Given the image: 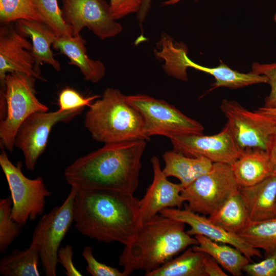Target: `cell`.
Wrapping results in <instances>:
<instances>
[{"label": "cell", "instance_id": "9a60e30c", "mask_svg": "<svg viewBox=\"0 0 276 276\" xmlns=\"http://www.w3.org/2000/svg\"><path fill=\"white\" fill-rule=\"evenodd\" d=\"M153 178L141 200L139 215L141 224L148 221L166 208L181 209L185 201L181 195V185L168 180L161 168L159 159L151 157Z\"/></svg>", "mask_w": 276, "mask_h": 276}, {"label": "cell", "instance_id": "7c38bea8", "mask_svg": "<svg viewBox=\"0 0 276 276\" xmlns=\"http://www.w3.org/2000/svg\"><path fill=\"white\" fill-rule=\"evenodd\" d=\"M61 9L64 21L73 36L80 35L85 27L103 40L122 31V26L110 14V6L105 0H62Z\"/></svg>", "mask_w": 276, "mask_h": 276}, {"label": "cell", "instance_id": "603a6c76", "mask_svg": "<svg viewBox=\"0 0 276 276\" xmlns=\"http://www.w3.org/2000/svg\"><path fill=\"white\" fill-rule=\"evenodd\" d=\"M217 66L209 67L204 66L192 61L188 56L186 58L185 65L206 73L212 76L215 81L211 85L209 91L220 87L237 89L259 83H266L265 76L251 71L248 73H240L232 70L224 63Z\"/></svg>", "mask_w": 276, "mask_h": 276}, {"label": "cell", "instance_id": "f1b7e54d", "mask_svg": "<svg viewBox=\"0 0 276 276\" xmlns=\"http://www.w3.org/2000/svg\"><path fill=\"white\" fill-rule=\"evenodd\" d=\"M44 20L32 0H0L1 24H10L18 20Z\"/></svg>", "mask_w": 276, "mask_h": 276}, {"label": "cell", "instance_id": "83f0119b", "mask_svg": "<svg viewBox=\"0 0 276 276\" xmlns=\"http://www.w3.org/2000/svg\"><path fill=\"white\" fill-rule=\"evenodd\" d=\"M158 44L160 51L156 55L165 61L163 65L165 72L176 79L187 81V73L181 66L183 56L187 52L186 47L183 44L173 42L166 35L163 36Z\"/></svg>", "mask_w": 276, "mask_h": 276}, {"label": "cell", "instance_id": "60d3db41", "mask_svg": "<svg viewBox=\"0 0 276 276\" xmlns=\"http://www.w3.org/2000/svg\"><path fill=\"white\" fill-rule=\"evenodd\" d=\"M256 110L261 113L276 119V107L267 108L262 106L258 107Z\"/></svg>", "mask_w": 276, "mask_h": 276}, {"label": "cell", "instance_id": "7402d4cb", "mask_svg": "<svg viewBox=\"0 0 276 276\" xmlns=\"http://www.w3.org/2000/svg\"><path fill=\"white\" fill-rule=\"evenodd\" d=\"M194 237L198 244L192 246L193 250L208 254L224 269L234 276L241 275L244 267L251 262L233 246L213 241L200 235Z\"/></svg>", "mask_w": 276, "mask_h": 276}, {"label": "cell", "instance_id": "5bb4252c", "mask_svg": "<svg viewBox=\"0 0 276 276\" xmlns=\"http://www.w3.org/2000/svg\"><path fill=\"white\" fill-rule=\"evenodd\" d=\"M33 46L26 37L10 24H1L0 28V82L4 90L6 75L20 73L41 81L38 66L33 55Z\"/></svg>", "mask_w": 276, "mask_h": 276}, {"label": "cell", "instance_id": "7a4b0ae2", "mask_svg": "<svg viewBox=\"0 0 276 276\" xmlns=\"http://www.w3.org/2000/svg\"><path fill=\"white\" fill-rule=\"evenodd\" d=\"M140 200L133 194L105 190H77L74 222L82 235L99 242L124 245L136 238L142 224Z\"/></svg>", "mask_w": 276, "mask_h": 276}, {"label": "cell", "instance_id": "8992f818", "mask_svg": "<svg viewBox=\"0 0 276 276\" xmlns=\"http://www.w3.org/2000/svg\"><path fill=\"white\" fill-rule=\"evenodd\" d=\"M240 188L231 165L217 163H213L209 171L184 188L181 195L187 202L185 206L190 210L209 216L238 192Z\"/></svg>", "mask_w": 276, "mask_h": 276}, {"label": "cell", "instance_id": "8fae6325", "mask_svg": "<svg viewBox=\"0 0 276 276\" xmlns=\"http://www.w3.org/2000/svg\"><path fill=\"white\" fill-rule=\"evenodd\" d=\"M83 109L36 112L23 122L16 135L15 147L21 151L28 170H34L38 158L45 149L53 127L59 122H68Z\"/></svg>", "mask_w": 276, "mask_h": 276}, {"label": "cell", "instance_id": "ffe728a7", "mask_svg": "<svg viewBox=\"0 0 276 276\" xmlns=\"http://www.w3.org/2000/svg\"><path fill=\"white\" fill-rule=\"evenodd\" d=\"M15 28L23 35L32 40L33 55L36 64H49L57 71H60L61 65L54 57L51 49L55 39V33L44 23L35 20L21 19L16 21Z\"/></svg>", "mask_w": 276, "mask_h": 276}, {"label": "cell", "instance_id": "4dcf8cb0", "mask_svg": "<svg viewBox=\"0 0 276 276\" xmlns=\"http://www.w3.org/2000/svg\"><path fill=\"white\" fill-rule=\"evenodd\" d=\"M12 206L11 197L0 199V252L3 254L19 235L22 227L12 218Z\"/></svg>", "mask_w": 276, "mask_h": 276}, {"label": "cell", "instance_id": "ac0fdd59", "mask_svg": "<svg viewBox=\"0 0 276 276\" xmlns=\"http://www.w3.org/2000/svg\"><path fill=\"white\" fill-rule=\"evenodd\" d=\"M85 44L80 34L68 37H57L52 45L69 58V64L79 68L85 81L97 83L105 76V67L100 61L88 57Z\"/></svg>", "mask_w": 276, "mask_h": 276}, {"label": "cell", "instance_id": "277c9868", "mask_svg": "<svg viewBox=\"0 0 276 276\" xmlns=\"http://www.w3.org/2000/svg\"><path fill=\"white\" fill-rule=\"evenodd\" d=\"M84 125L93 139L109 144L127 141H150L144 132L140 112L119 89L106 88L85 114Z\"/></svg>", "mask_w": 276, "mask_h": 276}, {"label": "cell", "instance_id": "3957f363", "mask_svg": "<svg viewBox=\"0 0 276 276\" xmlns=\"http://www.w3.org/2000/svg\"><path fill=\"white\" fill-rule=\"evenodd\" d=\"M184 223L157 214L140 226L135 239L119 258L125 276L134 270L150 272L187 248L198 244L185 231Z\"/></svg>", "mask_w": 276, "mask_h": 276}, {"label": "cell", "instance_id": "74e56055", "mask_svg": "<svg viewBox=\"0 0 276 276\" xmlns=\"http://www.w3.org/2000/svg\"><path fill=\"white\" fill-rule=\"evenodd\" d=\"M204 270L205 276L228 275L220 267V265L207 254L204 261Z\"/></svg>", "mask_w": 276, "mask_h": 276}, {"label": "cell", "instance_id": "1f68e13d", "mask_svg": "<svg viewBox=\"0 0 276 276\" xmlns=\"http://www.w3.org/2000/svg\"><path fill=\"white\" fill-rule=\"evenodd\" d=\"M100 97L99 95L84 97L74 89L67 87L59 94L58 109L65 111L83 109L85 106L89 107L93 101Z\"/></svg>", "mask_w": 276, "mask_h": 276}, {"label": "cell", "instance_id": "d590c367", "mask_svg": "<svg viewBox=\"0 0 276 276\" xmlns=\"http://www.w3.org/2000/svg\"><path fill=\"white\" fill-rule=\"evenodd\" d=\"M140 5V0H110L111 16L117 20L128 14L137 13Z\"/></svg>", "mask_w": 276, "mask_h": 276}, {"label": "cell", "instance_id": "e0dca14e", "mask_svg": "<svg viewBox=\"0 0 276 276\" xmlns=\"http://www.w3.org/2000/svg\"><path fill=\"white\" fill-rule=\"evenodd\" d=\"M239 193L249 221H260L276 217V172L257 183L240 187Z\"/></svg>", "mask_w": 276, "mask_h": 276}, {"label": "cell", "instance_id": "836d02e7", "mask_svg": "<svg viewBox=\"0 0 276 276\" xmlns=\"http://www.w3.org/2000/svg\"><path fill=\"white\" fill-rule=\"evenodd\" d=\"M82 255L87 263L86 271L92 276H125L118 268L102 263L95 258L90 246L84 247Z\"/></svg>", "mask_w": 276, "mask_h": 276}, {"label": "cell", "instance_id": "52a82bcc", "mask_svg": "<svg viewBox=\"0 0 276 276\" xmlns=\"http://www.w3.org/2000/svg\"><path fill=\"white\" fill-rule=\"evenodd\" d=\"M77 190L71 187L63 203L44 214L37 223L30 246L37 249L45 274L56 276L58 252L74 222V205Z\"/></svg>", "mask_w": 276, "mask_h": 276}, {"label": "cell", "instance_id": "ab89813d", "mask_svg": "<svg viewBox=\"0 0 276 276\" xmlns=\"http://www.w3.org/2000/svg\"><path fill=\"white\" fill-rule=\"evenodd\" d=\"M268 153L272 163L276 168V132L271 141Z\"/></svg>", "mask_w": 276, "mask_h": 276}, {"label": "cell", "instance_id": "d6986e66", "mask_svg": "<svg viewBox=\"0 0 276 276\" xmlns=\"http://www.w3.org/2000/svg\"><path fill=\"white\" fill-rule=\"evenodd\" d=\"M231 167L240 187L257 183L276 172L268 152L261 150L243 151Z\"/></svg>", "mask_w": 276, "mask_h": 276}, {"label": "cell", "instance_id": "5b68a950", "mask_svg": "<svg viewBox=\"0 0 276 276\" xmlns=\"http://www.w3.org/2000/svg\"><path fill=\"white\" fill-rule=\"evenodd\" d=\"M36 79L20 73H8L1 96L0 139L2 146L12 152L17 130L23 122L48 107L37 98Z\"/></svg>", "mask_w": 276, "mask_h": 276}, {"label": "cell", "instance_id": "f35d334b", "mask_svg": "<svg viewBox=\"0 0 276 276\" xmlns=\"http://www.w3.org/2000/svg\"><path fill=\"white\" fill-rule=\"evenodd\" d=\"M141 5L137 13V18L140 26L144 21L147 13L150 9L152 0H140Z\"/></svg>", "mask_w": 276, "mask_h": 276}, {"label": "cell", "instance_id": "30bf717a", "mask_svg": "<svg viewBox=\"0 0 276 276\" xmlns=\"http://www.w3.org/2000/svg\"><path fill=\"white\" fill-rule=\"evenodd\" d=\"M220 108L242 152L261 150L268 152L276 132V119L256 110L250 111L234 100H223Z\"/></svg>", "mask_w": 276, "mask_h": 276}, {"label": "cell", "instance_id": "44dd1931", "mask_svg": "<svg viewBox=\"0 0 276 276\" xmlns=\"http://www.w3.org/2000/svg\"><path fill=\"white\" fill-rule=\"evenodd\" d=\"M163 158L165 163L162 169L164 174L167 177L173 176L177 178L183 188L209 171L213 164L204 157H191L173 150L165 151Z\"/></svg>", "mask_w": 276, "mask_h": 276}, {"label": "cell", "instance_id": "d4e9b609", "mask_svg": "<svg viewBox=\"0 0 276 276\" xmlns=\"http://www.w3.org/2000/svg\"><path fill=\"white\" fill-rule=\"evenodd\" d=\"M208 217L213 223L223 229L237 235L249 221L248 212L239 191Z\"/></svg>", "mask_w": 276, "mask_h": 276}, {"label": "cell", "instance_id": "4316f807", "mask_svg": "<svg viewBox=\"0 0 276 276\" xmlns=\"http://www.w3.org/2000/svg\"><path fill=\"white\" fill-rule=\"evenodd\" d=\"M40 256L37 249L29 246L14 250L0 261V273L3 276H39Z\"/></svg>", "mask_w": 276, "mask_h": 276}, {"label": "cell", "instance_id": "f546056e", "mask_svg": "<svg viewBox=\"0 0 276 276\" xmlns=\"http://www.w3.org/2000/svg\"><path fill=\"white\" fill-rule=\"evenodd\" d=\"M42 17L44 23L57 37L73 36L71 27L63 20L57 0H32Z\"/></svg>", "mask_w": 276, "mask_h": 276}, {"label": "cell", "instance_id": "d6a6232c", "mask_svg": "<svg viewBox=\"0 0 276 276\" xmlns=\"http://www.w3.org/2000/svg\"><path fill=\"white\" fill-rule=\"evenodd\" d=\"M251 71L265 76L267 78V83L270 87V93L265 98L263 106L267 108L276 107V62L271 63L255 62L252 64Z\"/></svg>", "mask_w": 276, "mask_h": 276}, {"label": "cell", "instance_id": "cb8c5ba5", "mask_svg": "<svg viewBox=\"0 0 276 276\" xmlns=\"http://www.w3.org/2000/svg\"><path fill=\"white\" fill-rule=\"evenodd\" d=\"M207 254L189 247L179 256L158 268L145 273L146 276H205L204 261Z\"/></svg>", "mask_w": 276, "mask_h": 276}, {"label": "cell", "instance_id": "e575fe53", "mask_svg": "<svg viewBox=\"0 0 276 276\" xmlns=\"http://www.w3.org/2000/svg\"><path fill=\"white\" fill-rule=\"evenodd\" d=\"M243 272L251 276H276V256H270L256 263L249 262Z\"/></svg>", "mask_w": 276, "mask_h": 276}, {"label": "cell", "instance_id": "6da1fadb", "mask_svg": "<svg viewBox=\"0 0 276 276\" xmlns=\"http://www.w3.org/2000/svg\"><path fill=\"white\" fill-rule=\"evenodd\" d=\"M147 142L137 140L105 144L67 167L65 179L77 190H105L133 194L139 187Z\"/></svg>", "mask_w": 276, "mask_h": 276}, {"label": "cell", "instance_id": "7bdbcfd3", "mask_svg": "<svg viewBox=\"0 0 276 276\" xmlns=\"http://www.w3.org/2000/svg\"><path fill=\"white\" fill-rule=\"evenodd\" d=\"M274 22L276 23V12L275 13L274 15Z\"/></svg>", "mask_w": 276, "mask_h": 276}, {"label": "cell", "instance_id": "ba28073f", "mask_svg": "<svg viewBox=\"0 0 276 276\" xmlns=\"http://www.w3.org/2000/svg\"><path fill=\"white\" fill-rule=\"evenodd\" d=\"M0 166L5 175L12 201V217L20 226L35 220L44 211L45 198L51 195L42 178L30 179L22 173L21 162L14 165L3 147Z\"/></svg>", "mask_w": 276, "mask_h": 276}, {"label": "cell", "instance_id": "9c48e42d", "mask_svg": "<svg viewBox=\"0 0 276 276\" xmlns=\"http://www.w3.org/2000/svg\"><path fill=\"white\" fill-rule=\"evenodd\" d=\"M125 98L142 116L144 132L149 138L156 135L170 139L177 135L203 133L204 127L201 124L164 100L144 94Z\"/></svg>", "mask_w": 276, "mask_h": 276}, {"label": "cell", "instance_id": "484cf974", "mask_svg": "<svg viewBox=\"0 0 276 276\" xmlns=\"http://www.w3.org/2000/svg\"><path fill=\"white\" fill-rule=\"evenodd\" d=\"M238 235L252 247L262 249L265 257L276 256V217L249 221Z\"/></svg>", "mask_w": 276, "mask_h": 276}, {"label": "cell", "instance_id": "8d00e7d4", "mask_svg": "<svg viewBox=\"0 0 276 276\" xmlns=\"http://www.w3.org/2000/svg\"><path fill=\"white\" fill-rule=\"evenodd\" d=\"M73 248L71 245L60 247L58 252V262L64 267L67 276H81L82 273L73 262Z\"/></svg>", "mask_w": 276, "mask_h": 276}, {"label": "cell", "instance_id": "4fadbf2b", "mask_svg": "<svg viewBox=\"0 0 276 276\" xmlns=\"http://www.w3.org/2000/svg\"><path fill=\"white\" fill-rule=\"evenodd\" d=\"M170 140L173 150L191 157H203L213 163L231 165L242 153L226 123L215 134H181L173 136Z\"/></svg>", "mask_w": 276, "mask_h": 276}, {"label": "cell", "instance_id": "2e32d148", "mask_svg": "<svg viewBox=\"0 0 276 276\" xmlns=\"http://www.w3.org/2000/svg\"><path fill=\"white\" fill-rule=\"evenodd\" d=\"M159 214L189 225L190 228L187 232L191 236L202 235L213 241L235 247L251 262L252 258L262 257L259 249L252 247L238 235L226 231L213 223L205 215L192 212L185 206L184 209L166 208Z\"/></svg>", "mask_w": 276, "mask_h": 276}, {"label": "cell", "instance_id": "b9f144b4", "mask_svg": "<svg viewBox=\"0 0 276 276\" xmlns=\"http://www.w3.org/2000/svg\"><path fill=\"white\" fill-rule=\"evenodd\" d=\"M180 1L181 0H168V1H165L163 3V5L164 6L172 5H174ZM195 1H197V0H195Z\"/></svg>", "mask_w": 276, "mask_h": 276}]
</instances>
